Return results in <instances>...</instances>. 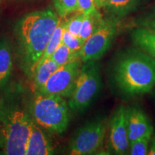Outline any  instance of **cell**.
Here are the masks:
<instances>
[{
  "instance_id": "9",
  "label": "cell",
  "mask_w": 155,
  "mask_h": 155,
  "mask_svg": "<svg viewBox=\"0 0 155 155\" xmlns=\"http://www.w3.org/2000/svg\"><path fill=\"white\" fill-rule=\"evenodd\" d=\"M109 142L111 149L116 154H126L129 152L126 108L124 106H120L112 115L109 124Z\"/></svg>"
},
{
  "instance_id": "22",
  "label": "cell",
  "mask_w": 155,
  "mask_h": 155,
  "mask_svg": "<svg viewBox=\"0 0 155 155\" xmlns=\"http://www.w3.org/2000/svg\"><path fill=\"white\" fill-rule=\"evenodd\" d=\"M83 17H84V14L78 12L77 15L70 18L68 20L65 21L66 30L69 31L71 34L74 35L75 36H78L81 25H82Z\"/></svg>"
},
{
  "instance_id": "2",
  "label": "cell",
  "mask_w": 155,
  "mask_h": 155,
  "mask_svg": "<svg viewBox=\"0 0 155 155\" xmlns=\"http://www.w3.org/2000/svg\"><path fill=\"white\" fill-rule=\"evenodd\" d=\"M113 79L126 96L147 94L155 86V58L141 50L128 49L114 64Z\"/></svg>"
},
{
  "instance_id": "16",
  "label": "cell",
  "mask_w": 155,
  "mask_h": 155,
  "mask_svg": "<svg viewBox=\"0 0 155 155\" xmlns=\"http://www.w3.org/2000/svg\"><path fill=\"white\" fill-rule=\"evenodd\" d=\"M102 19L99 12L84 15L82 25L78 34V38L82 40L83 43L96 31Z\"/></svg>"
},
{
  "instance_id": "8",
  "label": "cell",
  "mask_w": 155,
  "mask_h": 155,
  "mask_svg": "<svg viewBox=\"0 0 155 155\" xmlns=\"http://www.w3.org/2000/svg\"><path fill=\"white\" fill-rule=\"evenodd\" d=\"M81 63L82 61L80 59H77L61 66L53 73L47 82L37 91L44 94L57 95L63 98H68L80 72Z\"/></svg>"
},
{
  "instance_id": "26",
  "label": "cell",
  "mask_w": 155,
  "mask_h": 155,
  "mask_svg": "<svg viewBox=\"0 0 155 155\" xmlns=\"http://www.w3.org/2000/svg\"><path fill=\"white\" fill-rule=\"evenodd\" d=\"M95 3H96V5L97 7L100 8V7H102V5H103V1L104 0H94Z\"/></svg>"
},
{
  "instance_id": "18",
  "label": "cell",
  "mask_w": 155,
  "mask_h": 155,
  "mask_svg": "<svg viewBox=\"0 0 155 155\" xmlns=\"http://www.w3.org/2000/svg\"><path fill=\"white\" fill-rule=\"evenodd\" d=\"M60 67L79 59L78 53H74L65 45L61 43L50 57Z\"/></svg>"
},
{
  "instance_id": "11",
  "label": "cell",
  "mask_w": 155,
  "mask_h": 155,
  "mask_svg": "<svg viewBox=\"0 0 155 155\" xmlns=\"http://www.w3.org/2000/svg\"><path fill=\"white\" fill-rule=\"evenodd\" d=\"M54 154L52 143L32 119L25 148V155H49Z\"/></svg>"
},
{
  "instance_id": "7",
  "label": "cell",
  "mask_w": 155,
  "mask_h": 155,
  "mask_svg": "<svg viewBox=\"0 0 155 155\" xmlns=\"http://www.w3.org/2000/svg\"><path fill=\"white\" fill-rule=\"evenodd\" d=\"M116 29L115 19H102L96 31L83 43L79 59L83 63L99 60L111 48Z\"/></svg>"
},
{
  "instance_id": "12",
  "label": "cell",
  "mask_w": 155,
  "mask_h": 155,
  "mask_svg": "<svg viewBox=\"0 0 155 155\" xmlns=\"http://www.w3.org/2000/svg\"><path fill=\"white\" fill-rule=\"evenodd\" d=\"M12 69V47L7 39L3 38L0 40V89L7 85Z\"/></svg>"
},
{
  "instance_id": "24",
  "label": "cell",
  "mask_w": 155,
  "mask_h": 155,
  "mask_svg": "<svg viewBox=\"0 0 155 155\" xmlns=\"http://www.w3.org/2000/svg\"><path fill=\"white\" fill-rule=\"evenodd\" d=\"M141 25V28H147L155 31V15L143 19Z\"/></svg>"
},
{
  "instance_id": "17",
  "label": "cell",
  "mask_w": 155,
  "mask_h": 155,
  "mask_svg": "<svg viewBox=\"0 0 155 155\" xmlns=\"http://www.w3.org/2000/svg\"><path fill=\"white\" fill-rule=\"evenodd\" d=\"M65 27H66V22L65 21L61 20L58 27L54 31V32L52 35L51 38L50 39V41L48 42L47 47L45 48L43 55H42L41 59L38 64L42 63L46 59L51 57L55 50L59 47V45L62 43V38H63V32L65 30Z\"/></svg>"
},
{
  "instance_id": "5",
  "label": "cell",
  "mask_w": 155,
  "mask_h": 155,
  "mask_svg": "<svg viewBox=\"0 0 155 155\" xmlns=\"http://www.w3.org/2000/svg\"><path fill=\"white\" fill-rule=\"evenodd\" d=\"M101 87L100 66L96 61H88L81 65L70 96L69 108L75 112H81L90 106Z\"/></svg>"
},
{
  "instance_id": "27",
  "label": "cell",
  "mask_w": 155,
  "mask_h": 155,
  "mask_svg": "<svg viewBox=\"0 0 155 155\" xmlns=\"http://www.w3.org/2000/svg\"><path fill=\"white\" fill-rule=\"evenodd\" d=\"M154 136H155V135H154Z\"/></svg>"
},
{
  "instance_id": "20",
  "label": "cell",
  "mask_w": 155,
  "mask_h": 155,
  "mask_svg": "<svg viewBox=\"0 0 155 155\" xmlns=\"http://www.w3.org/2000/svg\"><path fill=\"white\" fill-rule=\"evenodd\" d=\"M152 134L153 133L147 134L129 143V154L131 155L147 154Z\"/></svg>"
},
{
  "instance_id": "13",
  "label": "cell",
  "mask_w": 155,
  "mask_h": 155,
  "mask_svg": "<svg viewBox=\"0 0 155 155\" xmlns=\"http://www.w3.org/2000/svg\"><path fill=\"white\" fill-rule=\"evenodd\" d=\"M131 38L137 48L155 58V31L139 28L132 31Z\"/></svg>"
},
{
  "instance_id": "21",
  "label": "cell",
  "mask_w": 155,
  "mask_h": 155,
  "mask_svg": "<svg viewBox=\"0 0 155 155\" xmlns=\"http://www.w3.org/2000/svg\"><path fill=\"white\" fill-rule=\"evenodd\" d=\"M62 43L65 45L73 52L78 53L79 55V51L82 48L83 42L78 38V36H75L68 31L65 27V30L64 31L62 38Z\"/></svg>"
},
{
  "instance_id": "14",
  "label": "cell",
  "mask_w": 155,
  "mask_h": 155,
  "mask_svg": "<svg viewBox=\"0 0 155 155\" xmlns=\"http://www.w3.org/2000/svg\"><path fill=\"white\" fill-rule=\"evenodd\" d=\"M143 0H104L102 7L117 17L126 16L135 10Z\"/></svg>"
},
{
  "instance_id": "19",
  "label": "cell",
  "mask_w": 155,
  "mask_h": 155,
  "mask_svg": "<svg viewBox=\"0 0 155 155\" xmlns=\"http://www.w3.org/2000/svg\"><path fill=\"white\" fill-rule=\"evenodd\" d=\"M53 2L57 15L61 19L65 18L75 12H78V0H53Z\"/></svg>"
},
{
  "instance_id": "1",
  "label": "cell",
  "mask_w": 155,
  "mask_h": 155,
  "mask_svg": "<svg viewBox=\"0 0 155 155\" xmlns=\"http://www.w3.org/2000/svg\"><path fill=\"white\" fill-rule=\"evenodd\" d=\"M61 19L53 10L36 11L25 15L15 30V53L22 72L29 78L47 47Z\"/></svg>"
},
{
  "instance_id": "10",
  "label": "cell",
  "mask_w": 155,
  "mask_h": 155,
  "mask_svg": "<svg viewBox=\"0 0 155 155\" xmlns=\"http://www.w3.org/2000/svg\"><path fill=\"white\" fill-rule=\"evenodd\" d=\"M126 123L129 143L147 134L153 133V127L150 119L139 108H126Z\"/></svg>"
},
{
  "instance_id": "23",
  "label": "cell",
  "mask_w": 155,
  "mask_h": 155,
  "mask_svg": "<svg viewBox=\"0 0 155 155\" xmlns=\"http://www.w3.org/2000/svg\"><path fill=\"white\" fill-rule=\"evenodd\" d=\"M78 12L84 15L98 12L94 0H78Z\"/></svg>"
},
{
  "instance_id": "3",
  "label": "cell",
  "mask_w": 155,
  "mask_h": 155,
  "mask_svg": "<svg viewBox=\"0 0 155 155\" xmlns=\"http://www.w3.org/2000/svg\"><path fill=\"white\" fill-rule=\"evenodd\" d=\"M32 117L16 99L0 100V150L6 155H25Z\"/></svg>"
},
{
  "instance_id": "4",
  "label": "cell",
  "mask_w": 155,
  "mask_h": 155,
  "mask_svg": "<svg viewBox=\"0 0 155 155\" xmlns=\"http://www.w3.org/2000/svg\"><path fill=\"white\" fill-rule=\"evenodd\" d=\"M69 106L63 97L44 94L36 91L30 114L38 124L55 134H62L69 124Z\"/></svg>"
},
{
  "instance_id": "25",
  "label": "cell",
  "mask_w": 155,
  "mask_h": 155,
  "mask_svg": "<svg viewBox=\"0 0 155 155\" xmlns=\"http://www.w3.org/2000/svg\"><path fill=\"white\" fill-rule=\"evenodd\" d=\"M147 154L155 155V136L152 137V139H151Z\"/></svg>"
},
{
  "instance_id": "6",
  "label": "cell",
  "mask_w": 155,
  "mask_h": 155,
  "mask_svg": "<svg viewBox=\"0 0 155 155\" xmlns=\"http://www.w3.org/2000/svg\"><path fill=\"white\" fill-rule=\"evenodd\" d=\"M107 122L105 119H96L81 127L69 143L72 155H89L96 152L104 144Z\"/></svg>"
},
{
  "instance_id": "15",
  "label": "cell",
  "mask_w": 155,
  "mask_h": 155,
  "mask_svg": "<svg viewBox=\"0 0 155 155\" xmlns=\"http://www.w3.org/2000/svg\"><path fill=\"white\" fill-rule=\"evenodd\" d=\"M59 68V65L50 58L46 59L42 63L38 64L35 69L32 76L35 89L37 91L43 86Z\"/></svg>"
}]
</instances>
